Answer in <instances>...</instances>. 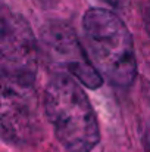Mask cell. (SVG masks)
Instances as JSON below:
<instances>
[{
  "mask_svg": "<svg viewBox=\"0 0 150 152\" xmlns=\"http://www.w3.org/2000/svg\"><path fill=\"white\" fill-rule=\"evenodd\" d=\"M40 40L47 59L66 69L88 89H99L103 77L91 64L74 28L65 21H50L41 27Z\"/></svg>",
  "mask_w": 150,
  "mask_h": 152,
  "instance_id": "cell-4",
  "label": "cell"
},
{
  "mask_svg": "<svg viewBox=\"0 0 150 152\" xmlns=\"http://www.w3.org/2000/svg\"><path fill=\"white\" fill-rule=\"evenodd\" d=\"M1 139L10 146L34 143L41 133L34 89L1 83Z\"/></svg>",
  "mask_w": 150,
  "mask_h": 152,
  "instance_id": "cell-5",
  "label": "cell"
},
{
  "mask_svg": "<svg viewBox=\"0 0 150 152\" xmlns=\"http://www.w3.org/2000/svg\"><path fill=\"white\" fill-rule=\"evenodd\" d=\"M144 25H146V31L150 37V9L144 10Z\"/></svg>",
  "mask_w": 150,
  "mask_h": 152,
  "instance_id": "cell-7",
  "label": "cell"
},
{
  "mask_svg": "<svg viewBox=\"0 0 150 152\" xmlns=\"http://www.w3.org/2000/svg\"><path fill=\"white\" fill-rule=\"evenodd\" d=\"M44 112L56 139L66 152H91L100 142L94 108L80 84L56 74L44 90Z\"/></svg>",
  "mask_w": 150,
  "mask_h": 152,
  "instance_id": "cell-1",
  "label": "cell"
},
{
  "mask_svg": "<svg viewBox=\"0 0 150 152\" xmlns=\"http://www.w3.org/2000/svg\"><path fill=\"white\" fill-rule=\"evenodd\" d=\"M141 142H143V151L150 152V124L146 127V130H144V133H143Z\"/></svg>",
  "mask_w": 150,
  "mask_h": 152,
  "instance_id": "cell-6",
  "label": "cell"
},
{
  "mask_svg": "<svg viewBox=\"0 0 150 152\" xmlns=\"http://www.w3.org/2000/svg\"><path fill=\"white\" fill-rule=\"evenodd\" d=\"M104 1H107V3L112 4L113 7H121V6H124V3H125V0H104Z\"/></svg>",
  "mask_w": 150,
  "mask_h": 152,
  "instance_id": "cell-8",
  "label": "cell"
},
{
  "mask_svg": "<svg viewBox=\"0 0 150 152\" xmlns=\"http://www.w3.org/2000/svg\"><path fill=\"white\" fill-rule=\"evenodd\" d=\"M1 83L34 89L38 72V45L28 21L3 9L0 34Z\"/></svg>",
  "mask_w": 150,
  "mask_h": 152,
  "instance_id": "cell-3",
  "label": "cell"
},
{
  "mask_svg": "<svg viewBox=\"0 0 150 152\" xmlns=\"http://www.w3.org/2000/svg\"><path fill=\"white\" fill-rule=\"evenodd\" d=\"M83 31L100 74L116 87H130L137 77V58L124 21L109 9L90 7L83 16Z\"/></svg>",
  "mask_w": 150,
  "mask_h": 152,
  "instance_id": "cell-2",
  "label": "cell"
}]
</instances>
